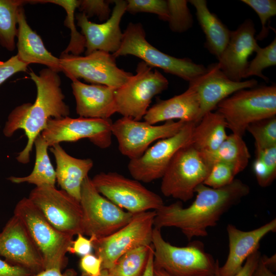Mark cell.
Returning a JSON list of instances; mask_svg holds the SVG:
<instances>
[{
  "mask_svg": "<svg viewBox=\"0 0 276 276\" xmlns=\"http://www.w3.org/2000/svg\"><path fill=\"white\" fill-rule=\"evenodd\" d=\"M82 276H89L84 273ZM97 276H112L107 269H102L100 273Z\"/></svg>",
  "mask_w": 276,
  "mask_h": 276,
  "instance_id": "cell-51",
  "label": "cell"
},
{
  "mask_svg": "<svg viewBox=\"0 0 276 276\" xmlns=\"http://www.w3.org/2000/svg\"><path fill=\"white\" fill-rule=\"evenodd\" d=\"M256 157L260 158L270 174L276 177V146L262 150L256 151Z\"/></svg>",
  "mask_w": 276,
  "mask_h": 276,
  "instance_id": "cell-43",
  "label": "cell"
},
{
  "mask_svg": "<svg viewBox=\"0 0 276 276\" xmlns=\"http://www.w3.org/2000/svg\"><path fill=\"white\" fill-rule=\"evenodd\" d=\"M226 231L228 254L224 264L219 266L218 272L220 276H234L242 268L246 259L259 249L262 238L270 232H276V219L249 231L240 230L234 225L228 224Z\"/></svg>",
  "mask_w": 276,
  "mask_h": 276,
  "instance_id": "cell-21",
  "label": "cell"
},
{
  "mask_svg": "<svg viewBox=\"0 0 276 276\" xmlns=\"http://www.w3.org/2000/svg\"><path fill=\"white\" fill-rule=\"evenodd\" d=\"M261 253L259 249L251 254L245 261L242 268L234 276H251L261 256ZM217 266L214 276H220L218 272Z\"/></svg>",
  "mask_w": 276,
  "mask_h": 276,
  "instance_id": "cell-44",
  "label": "cell"
},
{
  "mask_svg": "<svg viewBox=\"0 0 276 276\" xmlns=\"http://www.w3.org/2000/svg\"><path fill=\"white\" fill-rule=\"evenodd\" d=\"M28 1L0 0V44L8 51L15 48L19 8Z\"/></svg>",
  "mask_w": 276,
  "mask_h": 276,
  "instance_id": "cell-30",
  "label": "cell"
},
{
  "mask_svg": "<svg viewBox=\"0 0 276 276\" xmlns=\"http://www.w3.org/2000/svg\"><path fill=\"white\" fill-rule=\"evenodd\" d=\"M17 25L16 55L19 60L28 65L41 64L55 72H61L59 58L45 48L40 36L28 24L23 6L19 9Z\"/></svg>",
  "mask_w": 276,
  "mask_h": 276,
  "instance_id": "cell-24",
  "label": "cell"
},
{
  "mask_svg": "<svg viewBox=\"0 0 276 276\" xmlns=\"http://www.w3.org/2000/svg\"><path fill=\"white\" fill-rule=\"evenodd\" d=\"M154 276H170L164 270L154 267Z\"/></svg>",
  "mask_w": 276,
  "mask_h": 276,
  "instance_id": "cell-50",
  "label": "cell"
},
{
  "mask_svg": "<svg viewBox=\"0 0 276 276\" xmlns=\"http://www.w3.org/2000/svg\"><path fill=\"white\" fill-rule=\"evenodd\" d=\"M111 2L104 0L79 1L78 8L88 18L96 16L100 21H106L111 14L112 11L109 6Z\"/></svg>",
  "mask_w": 276,
  "mask_h": 276,
  "instance_id": "cell-39",
  "label": "cell"
},
{
  "mask_svg": "<svg viewBox=\"0 0 276 276\" xmlns=\"http://www.w3.org/2000/svg\"><path fill=\"white\" fill-rule=\"evenodd\" d=\"M13 215L24 223L40 251L44 269H62L73 242V237L53 226L29 198H23L15 206Z\"/></svg>",
  "mask_w": 276,
  "mask_h": 276,
  "instance_id": "cell-6",
  "label": "cell"
},
{
  "mask_svg": "<svg viewBox=\"0 0 276 276\" xmlns=\"http://www.w3.org/2000/svg\"><path fill=\"white\" fill-rule=\"evenodd\" d=\"M251 276H276V275L265 264L261 255Z\"/></svg>",
  "mask_w": 276,
  "mask_h": 276,
  "instance_id": "cell-48",
  "label": "cell"
},
{
  "mask_svg": "<svg viewBox=\"0 0 276 276\" xmlns=\"http://www.w3.org/2000/svg\"><path fill=\"white\" fill-rule=\"evenodd\" d=\"M0 256L10 264L28 269L33 275L44 269L40 251L24 223L14 215L0 232Z\"/></svg>",
  "mask_w": 276,
  "mask_h": 276,
  "instance_id": "cell-17",
  "label": "cell"
},
{
  "mask_svg": "<svg viewBox=\"0 0 276 276\" xmlns=\"http://www.w3.org/2000/svg\"><path fill=\"white\" fill-rule=\"evenodd\" d=\"M91 179L96 190L119 208L132 214L155 211L164 202L140 181L117 172H100Z\"/></svg>",
  "mask_w": 276,
  "mask_h": 276,
  "instance_id": "cell-11",
  "label": "cell"
},
{
  "mask_svg": "<svg viewBox=\"0 0 276 276\" xmlns=\"http://www.w3.org/2000/svg\"><path fill=\"white\" fill-rule=\"evenodd\" d=\"M128 55L136 56L152 67L159 68L189 82L206 70L202 64H197L190 59L172 56L151 45L146 39L145 30L140 22L128 24L123 32L120 48L112 54L116 58Z\"/></svg>",
  "mask_w": 276,
  "mask_h": 276,
  "instance_id": "cell-5",
  "label": "cell"
},
{
  "mask_svg": "<svg viewBox=\"0 0 276 276\" xmlns=\"http://www.w3.org/2000/svg\"><path fill=\"white\" fill-rule=\"evenodd\" d=\"M187 123L172 120L156 125L123 117L112 122L111 131L121 153L131 160L141 156L152 143L177 133Z\"/></svg>",
  "mask_w": 276,
  "mask_h": 276,
  "instance_id": "cell-14",
  "label": "cell"
},
{
  "mask_svg": "<svg viewBox=\"0 0 276 276\" xmlns=\"http://www.w3.org/2000/svg\"><path fill=\"white\" fill-rule=\"evenodd\" d=\"M75 241H73L69 252L84 256L90 254L93 248L91 238L87 239L82 234H79Z\"/></svg>",
  "mask_w": 276,
  "mask_h": 276,
  "instance_id": "cell-45",
  "label": "cell"
},
{
  "mask_svg": "<svg viewBox=\"0 0 276 276\" xmlns=\"http://www.w3.org/2000/svg\"><path fill=\"white\" fill-rule=\"evenodd\" d=\"M30 3H52L63 7L66 12V17L64 21L65 25L71 29V37L70 43L62 53L80 55L85 49V39L84 36L80 34L76 28L75 23V11L78 8L79 1L76 0H39L30 1Z\"/></svg>",
  "mask_w": 276,
  "mask_h": 276,
  "instance_id": "cell-32",
  "label": "cell"
},
{
  "mask_svg": "<svg viewBox=\"0 0 276 276\" xmlns=\"http://www.w3.org/2000/svg\"><path fill=\"white\" fill-rule=\"evenodd\" d=\"M28 66L16 55L5 61H0V85L16 73L27 71Z\"/></svg>",
  "mask_w": 276,
  "mask_h": 276,
  "instance_id": "cell-40",
  "label": "cell"
},
{
  "mask_svg": "<svg viewBox=\"0 0 276 276\" xmlns=\"http://www.w3.org/2000/svg\"><path fill=\"white\" fill-rule=\"evenodd\" d=\"M77 273L73 269H68L64 273L61 269L58 268H50L44 269L39 272L32 276H76Z\"/></svg>",
  "mask_w": 276,
  "mask_h": 276,
  "instance_id": "cell-47",
  "label": "cell"
},
{
  "mask_svg": "<svg viewBox=\"0 0 276 276\" xmlns=\"http://www.w3.org/2000/svg\"><path fill=\"white\" fill-rule=\"evenodd\" d=\"M161 229L153 231L154 265L170 276H214L219 262L207 252L204 244L194 240L184 247L173 245L163 237Z\"/></svg>",
  "mask_w": 276,
  "mask_h": 276,
  "instance_id": "cell-3",
  "label": "cell"
},
{
  "mask_svg": "<svg viewBox=\"0 0 276 276\" xmlns=\"http://www.w3.org/2000/svg\"><path fill=\"white\" fill-rule=\"evenodd\" d=\"M211 168L191 144L175 155L162 177L160 190L166 197L182 201L192 199L197 186L207 177Z\"/></svg>",
  "mask_w": 276,
  "mask_h": 276,
  "instance_id": "cell-10",
  "label": "cell"
},
{
  "mask_svg": "<svg viewBox=\"0 0 276 276\" xmlns=\"http://www.w3.org/2000/svg\"><path fill=\"white\" fill-rule=\"evenodd\" d=\"M169 18L168 22L170 30L182 33L190 29L193 24V16L186 0L167 1Z\"/></svg>",
  "mask_w": 276,
  "mask_h": 276,
  "instance_id": "cell-35",
  "label": "cell"
},
{
  "mask_svg": "<svg viewBox=\"0 0 276 276\" xmlns=\"http://www.w3.org/2000/svg\"><path fill=\"white\" fill-rule=\"evenodd\" d=\"M50 150L56 164V182L62 190L80 201L82 185L93 167V160L73 157L60 144L52 146Z\"/></svg>",
  "mask_w": 276,
  "mask_h": 276,
  "instance_id": "cell-25",
  "label": "cell"
},
{
  "mask_svg": "<svg viewBox=\"0 0 276 276\" xmlns=\"http://www.w3.org/2000/svg\"><path fill=\"white\" fill-rule=\"evenodd\" d=\"M257 84L254 79L239 82L231 80L220 69L218 63L210 64L204 73L189 82V86L195 90L199 101V122L205 114L213 111L221 101L234 93Z\"/></svg>",
  "mask_w": 276,
  "mask_h": 276,
  "instance_id": "cell-18",
  "label": "cell"
},
{
  "mask_svg": "<svg viewBox=\"0 0 276 276\" xmlns=\"http://www.w3.org/2000/svg\"><path fill=\"white\" fill-rule=\"evenodd\" d=\"M126 11L135 14L140 12L156 14L158 18L164 21H168L169 18L167 1L165 0H128Z\"/></svg>",
  "mask_w": 276,
  "mask_h": 276,
  "instance_id": "cell-36",
  "label": "cell"
},
{
  "mask_svg": "<svg viewBox=\"0 0 276 276\" xmlns=\"http://www.w3.org/2000/svg\"><path fill=\"white\" fill-rule=\"evenodd\" d=\"M256 29L248 18L234 31H231L228 42L218 59L220 69L231 80L243 79L248 57L260 47L255 38Z\"/></svg>",
  "mask_w": 276,
  "mask_h": 276,
  "instance_id": "cell-20",
  "label": "cell"
},
{
  "mask_svg": "<svg viewBox=\"0 0 276 276\" xmlns=\"http://www.w3.org/2000/svg\"><path fill=\"white\" fill-rule=\"evenodd\" d=\"M114 4L110 17L104 22L96 24L89 21L83 13L76 15L77 25L85 39V55L96 51L113 54L120 48L123 32L120 24L126 11L127 1H112Z\"/></svg>",
  "mask_w": 276,
  "mask_h": 276,
  "instance_id": "cell-19",
  "label": "cell"
},
{
  "mask_svg": "<svg viewBox=\"0 0 276 276\" xmlns=\"http://www.w3.org/2000/svg\"><path fill=\"white\" fill-rule=\"evenodd\" d=\"M242 2L251 7L258 14L262 25V29L256 36V40L265 38L269 32L266 26L267 21L276 15L275 0H242Z\"/></svg>",
  "mask_w": 276,
  "mask_h": 276,
  "instance_id": "cell-37",
  "label": "cell"
},
{
  "mask_svg": "<svg viewBox=\"0 0 276 276\" xmlns=\"http://www.w3.org/2000/svg\"><path fill=\"white\" fill-rule=\"evenodd\" d=\"M227 123L217 111L205 114L196 125L191 144L199 152L213 151L226 139Z\"/></svg>",
  "mask_w": 276,
  "mask_h": 276,
  "instance_id": "cell-27",
  "label": "cell"
},
{
  "mask_svg": "<svg viewBox=\"0 0 276 276\" xmlns=\"http://www.w3.org/2000/svg\"><path fill=\"white\" fill-rule=\"evenodd\" d=\"M236 175L231 166L223 163H216L212 165L203 184L214 189L220 188L231 183Z\"/></svg>",
  "mask_w": 276,
  "mask_h": 276,
  "instance_id": "cell-38",
  "label": "cell"
},
{
  "mask_svg": "<svg viewBox=\"0 0 276 276\" xmlns=\"http://www.w3.org/2000/svg\"><path fill=\"white\" fill-rule=\"evenodd\" d=\"M59 58L61 72L72 81L81 78L91 84L117 89L132 75L117 66L112 54L101 51L84 56L61 53Z\"/></svg>",
  "mask_w": 276,
  "mask_h": 276,
  "instance_id": "cell-12",
  "label": "cell"
},
{
  "mask_svg": "<svg viewBox=\"0 0 276 276\" xmlns=\"http://www.w3.org/2000/svg\"><path fill=\"white\" fill-rule=\"evenodd\" d=\"M30 200L47 220L61 233L74 237L82 234V210L80 201L55 186L35 187Z\"/></svg>",
  "mask_w": 276,
  "mask_h": 276,
  "instance_id": "cell-13",
  "label": "cell"
},
{
  "mask_svg": "<svg viewBox=\"0 0 276 276\" xmlns=\"http://www.w3.org/2000/svg\"><path fill=\"white\" fill-rule=\"evenodd\" d=\"M188 2L195 7L199 24L205 34V48L218 59L228 42L231 31L216 14L210 12L205 0Z\"/></svg>",
  "mask_w": 276,
  "mask_h": 276,
  "instance_id": "cell-26",
  "label": "cell"
},
{
  "mask_svg": "<svg viewBox=\"0 0 276 276\" xmlns=\"http://www.w3.org/2000/svg\"><path fill=\"white\" fill-rule=\"evenodd\" d=\"M246 131L254 138L256 151L276 146V116L254 122Z\"/></svg>",
  "mask_w": 276,
  "mask_h": 276,
  "instance_id": "cell-33",
  "label": "cell"
},
{
  "mask_svg": "<svg viewBox=\"0 0 276 276\" xmlns=\"http://www.w3.org/2000/svg\"><path fill=\"white\" fill-rule=\"evenodd\" d=\"M102 260L96 255L89 254L82 256L80 266L84 273L89 276H97L102 270Z\"/></svg>",
  "mask_w": 276,
  "mask_h": 276,
  "instance_id": "cell-41",
  "label": "cell"
},
{
  "mask_svg": "<svg viewBox=\"0 0 276 276\" xmlns=\"http://www.w3.org/2000/svg\"><path fill=\"white\" fill-rule=\"evenodd\" d=\"M110 119H102L68 116L51 119L41 133L49 147L61 142H75L88 139L101 149L109 147L112 142Z\"/></svg>",
  "mask_w": 276,
  "mask_h": 276,
  "instance_id": "cell-16",
  "label": "cell"
},
{
  "mask_svg": "<svg viewBox=\"0 0 276 276\" xmlns=\"http://www.w3.org/2000/svg\"><path fill=\"white\" fill-rule=\"evenodd\" d=\"M255 52L256 55L248 62L243 79L256 76L268 82V78L263 74L262 72L264 69L276 64V38H274L267 46L260 47Z\"/></svg>",
  "mask_w": 276,
  "mask_h": 276,
  "instance_id": "cell-34",
  "label": "cell"
},
{
  "mask_svg": "<svg viewBox=\"0 0 276 276\" xmlns=\"http://www.w3.org/2000/svg\"><path fill=\"white\" fill-rule=\"evenodd\" d=\"M205 163L211 168L216 163L231 166L236 175L247 166L250 154L243 137L232 133L214 151L199 152Z\"/></svg>",
  "mask_w": 276,
  "mask_h": 276,
  "instance_id": "cell-28",
  "label": "cell"
},
{
  "mask_svg": "<svg viewBox=\"0 0 276 276\" xmlns=\"http://www.w3.org/2000/svg\"><path fill=\"white\" fill-rule=\"evenodd\" d=\"M35 161L32 172L24 177L11 176L8 178L14 183L27 182L35 187L55 186L56 171L48 152L49 146L40 134L35 140Z\"/></svg>",
  "mask_w": 276,
  "mask_h": 276,
  "instance_id": "cell-29",
  "label": "cell"
},
{
  "mask_svg": "<svg viewBox=\"0 0 276 276\" xmlns=\"http://www.w3.org/2000/svg\"><path fill=\"white\" fill-rule=\"evenodd\" d=\"M150 245L141 246L125 253L109 269L112 276H142L151 250Z\"/></svg>",
  "mask_w": 276,
  "mask_h": 276,
  "instance_id": "cell-31",
  "label": "cell"
},
{
  "mask_svg": "<svg viewBox=\"0 0 276 276\" xmlns=\"http://www.w3.org/2000/svg\"><path fill=\"white\" fill-rule=\"evenodd\" d=\"M154 256H153V248L152 247L148 262L145 269V271L142 276H154Z\"/></svg>",
  "mask_w": 276,
  "mask_h": 276,
  "instance_id": "cell-49",
  "label": "cell"
},
{
  "mask_svg": "<svg viewBox=\"0 0 276 276\" xmlns=\"http://www.w3.org/2000/svg\"><path fill=\"white\" fill-rule=\"evenodd\" d=\"M29 74L36 86V100L34 103H24L13 109L3 129V133L7 137L12 136L17 130L25 131L27 143L16 157L23 164L30 162L35 140L45 128L48 121L70 114L58 73L46 68L40 71L39 75L33 71Z\"/></svg>",
  "mask_w": 276,
  "mask_h": 276,
  "instance_id": "cell-2",
  "label": "cell"
},
{
  "mask_svg": "<svg viewBox=\"0 0 276 276\" xmlns=\"http://www.w3.org/2000/svg\"><path fill=\"white\" fill-rule=\"evenodd\" d=\"M155 211L135 214L131 220L114 233L93 239V248L102 260V269L109 270L127 252L152 244Z\"/></svg>",
  "mask_w": 276,
  "mask_h": 276,
  "instance_id": "cell-9",
  "label": "cell"
},
{
  "mask_svg": "<svg viewBox=\"0 0 276 276\" xmlns=\"http://www.w3.org/2000/svg\"><path fill=\"white\" fill-rule=\"evenodd\" d=\"M28 269L9 264L0 258V276H32Z\"/></svg>",
  "mask_w": 276,
  "mask_h": 276,
  "instance_id": "cell-46",
  "label": "cell"
},
{
  "mask_svg": "<svg viewBox=\"0 0 276 276\" xmlns=\"http://www.w3.org/2000/svg\"><path fill=\"white\" fill-rule=\"evenodd\" d=\"M169 81L156 69L142 61L136 74L114 90L117 113L141 121L149 108L153 98L168 87Z\"/></svg>",
  "mask_w": 276,
  "mask_h": 276,
  "instance_id": "cell-7",
  "label": "cell"
},
{
  "mask_svg": "<svg viewBox=\"0 0 276 276\" xmlns=\"http://www.w3.org/2000/svg\"><path fill=\"white\" fill-rule=\"evenodd\" d=\"M196 125L187 123L175 134L159 140L141 156L130 160L128 169L132 178L145 183L162 178L176 153L191 144Z\"/></svg>",
  "mask_w": 276,
  "mask_h": 276,
  "instance_id": "cell-15",
  "label": "cell"
},
{
  "mask_svg": "<svg viewBox=\"0 0 276 276\" xmlns=\"http://www.w3.org/2000/svg\"><path fill=\"white\" fill-rule=\"evenodd\" d=\"M80 203L82 234L94 238L114 233L128 224L135 214L125 211L102 195L88 176L82 185Z\"/></svg>",
  "mask_w": 276,
  "mask_h": 276,
  "instance_id": "cell-8",
  "label": "cell"
},
{
  "mask_svg": "<svg viewBox=\"0 0 276 276\" xmlns=\"http://www.w3.org/2000/svg\"><path fill=\"white\" fill-rule=\"evenodd\" d=\"M200 103L197 93L191 87L182 94L167 100H158L149 107L144 121L152 125L178 119L186 122H199Z\"/></svg>",
  "mask_w": 276,
  "mask_h": 276,
  "instance_id": "cell-23",
  "label": "cell"
},
{
  "mask_svg": "<svg viewBox=\"0 0 276 276\" xmlns=\"http://www.w3.org/2000/svg\"><path fill=\"white\" fill-rule=\"evenodd\" d=\"M216 108L232 133L243 137L249 124L276 116V85L238 90L221 101Z\"/></svg>",
  "mask_w": 276,
  "mask_h": 276,
  "instance_id": "cell-4",
  "label": "cell"
},
{
  "mask_svg": "<svg viewBox=\"0 0 276 276\" xmlns=\"http://www.w3.org/2000/svg\"><path fill=\"white\" fill-rule=\"evenodd\" d=\"M253 170L258 183L261 187L270 186L275 178L270 174L262 160L257 157L253 163Z\"/></svg>",
  "mask_w": 276,
  "mask_h": 276,
  "instance_id": "cell-42",
  "label": "cell"
},
{
  "mask_svg": "<svg viewBox=\"0 0 276 276\" xmlns=\"http://www.w3.org/2000/svg\"><path fill=\"white\" fill-rule=\"evenodd\" d=\"M72 81L76 111L79 117L109 119L117 113L116 89L103 85L85 84L78 79Z\"/></svg>",
  "mask_w": 276,
  "mask_h": 276,
  "instance_id": "cell-22",
  "label": "cell"
},
{
  "mask_svg": "<svg viewBox=\"0 0 276 276\" xmlns=\"http://www.w3.org/2000/svg\"><path fill=\"white\" fill-rule=\"evenodd\" d=\"M249 192V187L238 179L217 189L200 184L195 190V199L188 207L177 201L155 210L154 227L177 228L189 241L194 237H206L207 229L216 226L221 216Z\"/></svg>",
  "mask_w": 276,
  "mask_h": 276,
  "instance_id": "cell-1",
  "label": "cell"
}]
</instances>
